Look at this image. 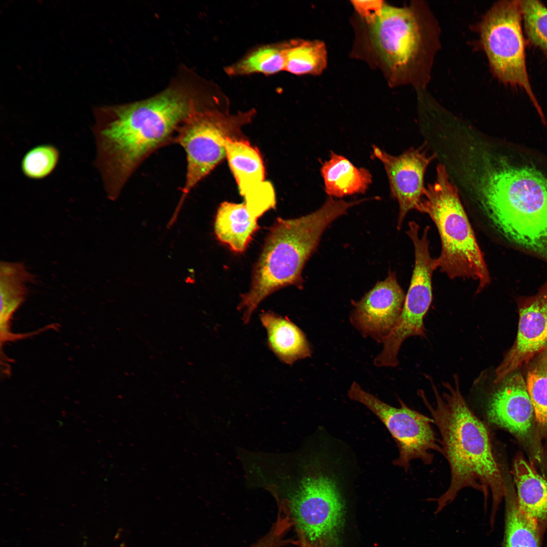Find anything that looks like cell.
I'll return each mask as SVG.
<instances>
[{"mask_svg": "<svg viewBox=\"0 0 547 547\" xmlns=\"http://www.w3.org/2000/svg\"><path fill=\"white\" fill-rule=\"evenodd\" d=\"M198 108L192 94L178 86L142 101L95 110L94 165L110 200L118 198L147 157L175 143L183 122Z\"/></svg>", "mask_w": 547, "mask_h": 547, "instance_id": "obj_1", "label": "cell"}, {"mask_svg": "<svg viewBox=\"0 0 547 547\" xmlns=\"http://www.w3.org/2000/svg\"><path fill=\"white\" fill-rule=\"evenodd\" d=\"M308 448L272 453L257 469L254 485L268 491L299 540L327 547L343 521L341 477L333 464Z\"/></svg>", "mask_w": 547, "mask_h": 547, "instance_id": "obj_2", "label": "cell"}, {"mask_svg": "<svg viewBox=\"0 0 547 547\" xmlns=\"http://www.w3.org/2000/svg\"><path fill=\"white\" fill-rule=\"evenodd\" d=\"M441 394L432 383L435 401L424 392L419 396L429 412L441 436L443 455L450 470L447 489L437 498L435 514L451 503L463 489L471 488L483 493L485 510L489 492L492 498L490 525L494 526L497 512L504 497L506 486L493 455L487 427L468 406L460 389L458 376L453 383L444 382Z\"/></svg>", "mask_w": 547, "mask_h": 547, "instance_id": "obj_3", "label": "cell"}, {"mask_svg": "<svg viewBox=\"0 0 547 547\" xmlns=\"http://www.w3.org/2000/svg\"><path fill=\"white\" fill-rule=\"evenodd\" d=\"M362 199L347 202L329 197L318 210L293 219L277 218L270 228L254 268L251 287L238 307L248 324L259 304L286 286L302 288V269L327 227Z\"/></svg>", "mask_w": 547, "mask_h": 547, "instance_id": "obj_4", "label": "cell"}, {"mask_svg": "<svg viewBox=\"0 0 547 547\" xmlns=\"http://www.w3.org/2000/svg\"><path fill=\"white\" fill-rule=\"evenodd\" d=\"M490 225L507 241L547 261V179L530 167L490 177L482 202Z\"/></svg>", "mask_w": 547, "mask_h": 547, "instance_id": "obj_5", "label": "cell"}, {"mask_svg": "<svg viewBox=\"0 0 547 547\" xmlns=\"http://www.w3.org/2000/svg\"><path fill=\"white\" fill-rule=\"evenodd\" d=\"M436 179L428 184L417 211L427 214L435 224L441 241L439 268L450 279H472L477 293L490 283L484 255L461 204L458 190L446 167L439 164Z\"/></svg>", "mask_w": 547, "mask_h": 547, "instance_id": "obj_6", "label": "cell"}, {"mask_svg": "<svg viewBox=\"0 0 547 547\" xmlns=\"http://www.w3.org/2000/svg\"><path fill=\"white\" fill-rule=\"evenodd\" d=\"M255 114L253 109L230 114L199 108L184 120L175 140L184 148L187 162L185 181L177 211L196 185L226 158L227 140L239 138L243 127L250 123Z\"/></svg>", "mask_w": 547, "mask_h": 547, "instance_id": "obj_7", "label": "cell"}, {"mask_svg": "<svg viewBox=\"0 0 547 547\" xmlns=\"http://www.w3.org/2000/svg\"><path fill=\"white\" fill-rule=\"evenodd\" d=\"M480 34L495 76L505 84L523 89L541 112L527 71V42L520 1L504 0L494 4L482 20Z\"/></svg>", "mask_w": 547, "mask_h": 547, "instance_id": "obj_8", "label": "cell"}, {"mask_svg": "<svg viewBox=\"0 0 547 547\" xmlns=\"http://www.w3.org/2000/svg\"><path fill=\"white\" fill-rule=\"evenodd\" d=\"M421 5L399 8L385 5L371 23V36L382 60L392 70H417L426 74L433 53Z\"/></svg>", "mask_w": 547, "mask_h": 547, "instance_id": "obj_9", "label": "cell"}, {"mask_svg": "<svg viewBox=\"0 0 547 547\" xmlns=\"http://www.w3.org/2000/svg\"><path fill=\"white\" fill-rule=\"evenodd\" d=\"M349 398L369 409L384 424L398 446L399 455L395 465L407 471L411 462L419 459L425 464L434 459L433 451L443 455L440 441L436 436L432 418L408 407L401 399L396 408L363 389L354 381L348 390Z\"/></svg>", "mask_w": 547, "mask_h": 547, "instance_id": "obj_10", "label": "cell"}, {"mask_svg": "<svg viewBox=\"0 0 547 547\" xmlns=\"http://www.w3.org/2000/svg\"><path fill=\"white\" fill-rule=\"evenodd\" d=\"M408 225L406 232L414 245L415 263L403 309L394 329L395 334L403 339L426 336L423 319L432 301L433 274L439 268L438 259L432 258L429 252V226L425 227L420 236L417 223L411 221Z\"/></svg>", "mask_w": 547, "mask_h": 547, "instance_id": "obj_11", "label": "cell"}, {"mask_svg": "<svg viewBox=\"0 0 547 547\" xmlns=\"http://www.w3.org/2000/svg\"><path fill=\"white\" fill-rule=\"evenodd\" d=\"M518 331L515 340L495 371L497 383L526 367L547 347V280L534 294L520 297Z\"/></svg>", "mask_w": 547, "mask_h": 547, "instance_id": "obj_12", "label": "cell"}, {"mask_svg": "<svg viewBox=\"0 0 547 547\" xmlns=\"http://www.w3.org/2000/svg\"><path fill=\"white\" fill-rule=\"evenodd\" d=\"M405 296L395 273L389 271L360 300L352 301L349 322L364 338L383 343L399 320Z\"/></svg>", "mask_w": 547, "mask_h": 547, "instance_id": "obj_13", "label": "cell"}, {"mask_svg": "<svg viewBox=\"0 0 547 547\" xmlns=\"http://www.w3.org/2000/svg\"><path fill=\"white\" fill-rule=\"evenodd\" d=\"M373 154L383 164L389 185L390 196L399 205L398 228H401L407 213L417 207L424 193V176L426 168L436 158L425 150L410 148L395 156L373 146Z\"/></svg>", "mask_w": 547, "mask_h": 547, "instance_id": "obj_14", "label": "cell"}, {"mask_svg": "<svg viewBox=\"0 0 547 547\" xmlns=\"http://www.w3.org/2000/svg\"><path fill=\"white\" fill-rule=\"evenodd\" d=\"M495 384L487 403L488 420L519 437H527L535 415L525 377L518 370Z\"/></svg>", "mask_w": 547, "mask_h": 547, "instance_id": "obj_15", "label": "cell"}, {"mask_svg": "<svg viewBox=\"0 0 547 547\" xmlns=\"http://www.w3.org/2000/svg\"><path fill=\"white\" fill-rule=\"evenodd\" d=\"M260 319L266 330L267 344L281 362L292 365L311 357L312 350L304 333L289 319L272 312H263Z\"/></svg>", "mask_w": 547, "mask_h": 547, "instance_id": "obj_16", "label": "cell"}, {"mask_svg": "<svg viewBox=\"0 0 547 547\" xmlns=\"http://www.w3.org/2000/svg\"><path fill=\"white\" fill-rule=\"evenodd\" d=\"M258 218L245 202L239 204L224 202L216 214L215 236L231 251L242 253L259 228Z\"/></svg>", "mask_w": 547, "mask_h": 547, "instance_id": "obj_17", "label": "cell"}, {"mask_svg": "<svg viewBox=\"0 0 547 547\" xmlns=\"http://www.w3.org/2000/svg\"><path fill=\"white\" fill-rule=\"evenodd\" d=\"M513 474L519 507L543 534L547 529V480L521 457L515 460Z\"/></svg>", "mask_w": 547, "mask_h": 547, "instance_id": "obj_18", "label": "cell"}, {"mask_svg": "<svg viewBox=\"0 0 547 547\" xmlns=\"http://www.w3.org/2000/svg\"><path fill=\"white\" fill-rule=\"evenodd\" d=\"M321 174L326 193L331 198H343L364 193L372 183V175L365 168H357L345 157L330 152L323 164Z\"/></svg>", "mask_w": 547, "mask_h": 547, "instance_id": "obj_19", "label": "cell"}, {"mask_svg": "<svg viewBox=\"0 0 547 547\" xmlns=\"http://www.w3.org/2000/svg\"><path fill=\"white\" fill-rule=\"evenodd\" d=\"M225 149L226 158L243 197L266 182L263 160L255 147L243 139L235 138L227 140Z\"/></svg>", "mask_w": 547, "mask_h": 547, "instance_id": "obj_20", "label": "cell"}, {"mask_svg": "<svg viewBox=\"0 0 547 547\" xmlns=\"http://www.w3.org/2000/svg\"><path fill=\"white\" fill-rule=\"evenodd\" d=\"M0 271L1 340L5 342L16 337L10 330V321L24 301L32 276L20 262H1Z\"/></svg>", "mask_w": 547, "mask_h": 547, "instance_id": "obj_21", "label": "cell"}, {"mask_svg": "<svg viewBox=\"0 0 547 547\" xmlns=\"http://www.w3.org/2000/svg\"><path fill=\"white\" fill-rule=\"evenodd\" d=\"M504 529L501 547H540L543 534L520 509L516 495L506 487Z\"/></svg>", "mask_w": 547, "mask_h": 547, "instance_id": "obj_22", "label": "cell"}, {"mask_svg": "<svg viewBox=\"0 0 547 547\" xmlns=\"http://www.w3.org/2000/svg\"><path fill=\"white\" fill-rule=\"evenodd\" d=\"M288 41L262 45L247 53L235 63L226 67L230 76L262 73L266 75L285 70Z\"/></svg>", "mask_w": 547, "mask_h": 547, "instance_id": "obj_23", "label": "cell"}, {"mask_svg": "<svg viewBox=\"0 0 547 547\" xmlns=\"http://www.w3.org/2000/svg\"><path fill=\"white\" fill-rule=\"evenodd\" d=\"M327 65V52L323 41L300 38L288 41L285 71L295 75H318Z\"/></svg>", "mask_w": 547, "mask_h": 547, "instance_id": "obj_24", "label": "cell"}, {"mask_svg": "<svg viewBox=\"0 0 547 547\" xmlns=\"http://www.w3.org/2000/svg\"><path fill=\"white\" fill-rule=\"evenodd\" d=\"M526 367L525 379L535 419L540 427L547 428V347Z\"/></svg>", "mask_w": 547, "mask_h": 547, "instance_id": "obj_25", "label": "cell"}, {"mask_svg": "<svg viewBox=\"0 0 547 547\" xmlns=\"http://www.w3.org/2000/svg\"><path fill=\"white\" fill-rule=\"evenodd\" d=\"M527 42L547 58V7L538 1H519Z\"/></svg>", "mask_w": 547, "mask_h": 547, "instance_id": "obj_26", "label": "cell"}, {"mask_svg": "<svg viewBox=\"0 0 547 547\" xmlns=\"http://www.w3.org/2000/svg\"><path fill=\"white\" fill-rule=\"evenodd\" d=\"M59 158V151L49 144L35 146L24 156L21 169L29 178L41 179L50 175L55 168Z\"/></svg>", "mask_w": 547, "mask_h": 547, "instance_id": "obj_27", "label": "cell"}, {"mask_svg": "<svg viewBox=\"0 0 547 547\" xmlns=\"http://www.w3.org/2000/svg\"><path fill=\"white\" fill-rule=\"evenodd\" d=\"M293 528L292 524L286 514L278 511L276 520L268 531L262 537L248 547H287L294 545L295 539L288 537Z\"/></svg>", "mask_w": 547, "mask_h": 547, "instance_id": "obj_28", "label": "cell"}, {"mask_svg": "<svg viewBox=\"0 0 547 547\" xmlns=\"http://www.w3.org/2000/svg\"><path fill=\"white\" fill-rule=\"evenodd\" d=\"M351 2L360 15L371 24L380 14L384 5L382 1H353Z\"/></svg>", "mask_w": 547, "mask_h": 547, "instance_id": "obj_29", "label": "cell"}, {"mask_svg": "<svg viewBox=\"0 0 547 547\" xmlns=\"http://www.w3.org/2000/svg\"><path fill=\"white\" fill-rule=\"evenodd\" d=\"M295 545L297 547H326L322 544L310 543L298 539H296Z\"/></svg>", "mask_w": 547, "mask_h": 547, "instance_id": "obj_30", "label": "cell"}]
</instances>
